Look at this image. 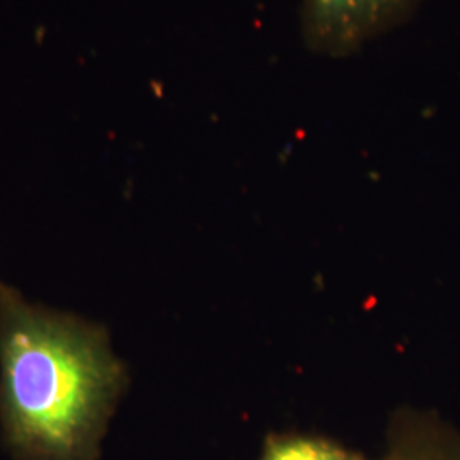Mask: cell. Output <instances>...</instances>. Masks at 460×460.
Returning a JSON list of instances; mask_svg holds the SVG:
<instances>
[{"mask_svg":"<svg viewBox=\"0 0 460 460\" xmlns=\"http://www.w3.org/2000/svg\"><path fill=\"white\" fill-rule=\"evenodd\" d=\"M127 385L106 329L0 279V425L17 460H98Z\"/></svg>","mask_w":460,"mask_h":460,"instance_id":"6da1fadb","label":"cell"},{"mask_svg":"<svg viewBox=\"0 0 460 460\" xmlns=\"http://www.w3.org/2000/svg\"><path fill=\"white\" fill-rule=\"evenodd\" d=\"M261 460H367L345 447L315 437H275Z\"/></svg>","mask_w":460,"mask_h":460,"instance_id":"3957f363","label":"cell"},{"mask_svg":"<svg viewBox=\"0 0 460 460\" xmlns=\"http://www.w3.org/2000/svg\"><path fill=\"white\" fill-rule=\"evenodd\" d=\"M389 460H460V445L440 435H421L397 445Z\"/></svg>","mask_w":460,"mask_h":460,"instance_id":"277c9868","label":"cell"},{"mask_svg":"<svg viewBox=\"0 0 460 460\" xmlns=\"http://www.w3.org/2000/svg\"><path fill=\"white\" fill-rule=\"evenodd\" d=\"M425 0H300V36L321 58L345 60L406 24Z\"/></svg>","mask_w":460,"mask_h":460,"instance_id":"7a4b0ae2","label":"cell"}]
</instances>
